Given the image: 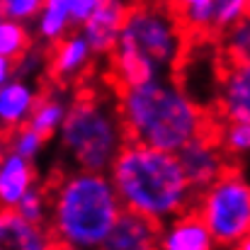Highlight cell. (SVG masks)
I'll return each mask as SVG.
<instances>
[{
  "label": "cell",
  "mask_w": 250,
  "mask_h": 250,
  "mask_svg": "<svg viewBox=\"0 0 250 250\" xmlns=\"http://www.w3.org/2000/svg\"><path fill=\"white\" fill-rule=\"evenodd\" d=\"M109 180L126 211L158 226L194 209L197 192L185 177L177 153L126 141L109 167Z\"/></svg>",
  "instance_id": "obj_1"
},
{
  "label": "cell",
  "mask_w": 250,
  "mask_h": 250,
  "mask_svg": "<svg viewBox=\"0 0 250 250\" xmlns=\"http://www.w3.org/2000/svg\"><path fill=\"white\" fill-rule=\"evenodd\" d=\"M117 109L126 141L148 148L177 153L207 134V114L202 107L167 76L119 90Z\"/></svg>",
  "instance_id": "obj_2"
},
{
  "label": "cell",
  "mask_w": 250,
  "mask_h": 250,
  "mask_svg": "<svg viewBox=\"0 0 250 250\" xmlns=\"http://www.w3.org/2000/svg\"><path fill=\"white\" fill-rule=\"evenodd\" d=\"M49 231L56 246L68 250H100L124 211L112 180L104 172L73 170L61 175L51 189Z\"/></svg>",
  "instance_id": "obj_3"
},
{
  "label": "cell",
  "mask_w": 250,
  "mask_h": 250,
  "mask_svg": "<svg viewBox=\"0 0 250 250\" xmlns=\"http://www.w3.org/2000/svg\"><path fill=\"white\" fill-rule=\"evenodd\" d=\"M59 136L78 170L90 172H107L126 144L119 109L95 97L71 102Z\"/></svg>",
  "instance_id": "obj_4"
},
{
  "label": "cell",
  "mask_w": 250,
  "mask_h": 250,
  "mask_svg": "<svg viewBox=\"0 0 250 250\" xmlns=\"http://www.w3.org/2000/svg\"><path fill=\"white\" fill-rule=\"evenodd\" d=\"M114 49L131 51L166 76L182 51V24L167 5L141 2L129 7Z\"/></svg>",
  "instance_id": "obj_5"
},
{
  "label": "cell",
  "mask_w": 250,
  "mask_h": 250,
  "mask_svg": "<svg viewBox=\"0 0 250 250\" xmlns=\"http://www.w3.org/2000/svg\"><path fill=\"white\" fill-rule=\"evenodd\" d=\"M194 211L207 224L219 248H236L250 236V182L238 170H226L197 194Z\"/></svg>",
  "instance_id": "obj_6"
},
{
  "label": "cell",
  "mask_w": 250,
  "mask_h": 250,
  "mask_svg": "<svg viewBox=\"0 0 250 250\" xmlns=\"http://www.w3.org/2000/svg\"><path fill=\"white\" fill-rule=\"evenodd\" d=\"M180 166L185 170L187 182L192 185V189L199 194L207 187H211L229 167H226V153L219 146L216 139H211L209 134L197 136L194 141H189L187 146H182L177 151Z\"/></svg>",
  "instance_id": "obj_7"
},
{
  "label": "cell",
  "mask_w": 250,
  "mask_h": 250,
  "mask_svg": "<svg viewBox=\"0 0 250 250\" xmlns=\"http://www.w3.org/2000/svg\"><path fill=\"white\" fill-rule=\"evenodd\" d=\"M129 7L122 0H100V5L95 7V12L87 17V22L83 24V34L92 49V54H112L124 20H126Z\"/></svg>",
  "instance_id": "obj_8"
},
{
  "label": "cell",
  "mask_w": 250,
  "mask_h": 250,
  "mask_svg": "<svg viewBox=\"0 0 250 250\" xmlns=\"http://www.w3.org/2000/svg\"><path fill=\"white\" fill-rule=\"evenodd\" d=\"M216 241L194 209L161 226L158 250H216Z\"/></svg>",
  "instance_id": "obj_9"
},
{
  "label": "cell",
  "mask_w": 250,
  "mask_h": 250,
  "mask_svg": "<svg viewBox=\"0 0 250 250\" xmlns=\"http://www.w3.org/2000/svg\"><path fill=\"white\" fill-rule=\"evenodd\" d=\"M161 226L141 214L122 211L100 250H158Z\"/></svg>",
  "instance_id": "obj_10"
},
{
  "label": "cell",
  "mask_w": 250,
  "mask_h": 250,
  "mask_svg": "<svg viewBox=\"0 0 250 250\" xmlns=\"http://www.w3.org/2000/svg\"><path fill=\"white\" fill-rule=\"evenodd\" d=\"M49 226L22 219L15 209H0V250H54Z\"/></svg>",
  "instance_id": "obj_11"
},
{
  "label": "cell",
  "mask_w": 250,
  "mask_h": 250,
  "mask_svg": "<svg viewBox=\"0 0 250 250\" xmlns=\"http://www.w3.org/2000/svg\"><path fill=\"white\" fill-rule=\"evenodd\" d=\"M219 109L226 122L250 124V61H233L219 85Z\"/></svg>",
  "instance_id": "obj_12"
},
{
  "label": "cell",
  "mask_w": 250,
  "mask_h": 250,
  "mask_svg": "<svg viewBox=\"0 0 250 250\" xmlns=\"http://www.w3.org/2000/svg\"><path fill=\"white\" fill-rule=\"evenodd\" d=\"M34 185L32 161L17 153H7L0 161V209H15Z\"/></svg>",
  "instance_id": "obj_13"
},
{
  "label": "cell",
  "mask_w": 250,
  "mask_h": 250,
  "mask_svg": "<svg viewBox=\"0 0 250 250\" xmlns=\"http://www.w3.org/2000/svg\"><path fill=\"white\" fill-rule=\"evenodd\" d=\"M39 95L24 81H10L0 87V129L7 134L22 124H27Z\"/></svg>",
  "instance_id": "obj_14"
},
{
  "label": "cell",
  "mask_w": 250,
  "mask_h": 250,
  "mask_svg": "<svg viewBox=\"0 0 250 250\" xmlns=\"http://www.w3.org/2000/svg\"><path fill=\"white\" fill-rule=\"evenodd\" d=\"M92 59V49L87 44L83 32H71L54 46V59H51V76L61 83L73 81Z\"/></svg>",
  "instance_id": "obj_15"
},
{
  "label": "cell",
  "mask_w": 250,
  "mask_h": 250,
  "mask_svg": "<svg viewBox=\"0 0 250 250\" xmlns=\"http://www.w3.org/2000/svg\"><path fill=\"white\" fill-rule=\"evenodd\" d=\"M68 107L71 104L61 95L44 92V95H39V100H37V104H34L27 124L46 141V139H51L54 134L61 131V126L66 122V114H68Z\"/></svg>",
  "instance_id": "obj_16"
},
{
  "label": "cell",
  "mask_w": 250,
  "mask_h": 250,
  "mask_svg": "<svg viewBox=\"0 0 250 250\" xmlns=\"http://www.w3.org/2000/svg\"><path fill=\"white\" fill-rule=\"evenodd\" d=\"M37 17H39L37 32L49 44L61 42L63 37H68V29H73L71 0H44Z\"/></svg>",
  "instance_id": "obj_17"
},
{
  "label": "cell",
  "mask_w": 250,
  "mask_h": 250,
  "mask_svg": "<svg viewBox=\"0 0 250 250\" xmlns=\"http://www.w3.org/2000/svg\"><path fill=\"white\" fill-rule=\"evenodd\" d=\"M180 24L194 32H209L214 27V0H172Z\"/></svg>",
  "instance_id": "obj_18"
},
{
  "label": "cell",
  "mask_w": 250,
  "mask_h": 250,
  "mask_svg": "<svg viewBox=\"0 0 250 250\" xmlns=\"http://www.w3.org/2000/svg\"><path fill=\"white\" fill-rule=\"evenodd\" d=\"M29 44H32V37H29L24 22L7 20L0 15V56L17 61L29 51Z\"/></svg>",
  "instance_id": "obj_19"
},
{
  "label": "cell",
  "mask_w": 250,
  "mask_h": 250,
  "mask_svg": "<svg viewBox=\"0 0 250 250\" xmlns=\"http://www.w3.org/2000/svg\"><path fill=\"white\" fill-rule=\"evenodd\" d=\"M15 211H17L22 219L32 221V224H42V226H46V224H49V211H51L49 189L34 185V187L20 199V204L15 207Z\"/></svg>",
  "instance_id": "obj_20"
},
{
  "label": "cell",
  "mask_w": 250,
  "mask_h": 250,
  "mask_svg": "<svg viewBox=\"0 0 250 250\" xmlns=\"http://www.w3.org/2000/svg\"><path fill=\"white\" fill-rule=\"evenodd\" d=\"M216 141L226 156H233V158L250 156V124L226 122V126L221 129V136Z\"/></svg>",
  "instance_id": "obj_21"
},
{
  "label": "cell",
  "mask_w": 250,
  "mask_h": 250,
  "mask_svg": "<svg viewBox=\"0 0 250 250\" xmlns=\"http://www.w3.org/2000/svg\"><path fill=\"white\" fill-rule=\"evenodd\" d=\"M5 136H7V151L10 153H17V156H22L27 161H34L39 156L42 146H44V139L29 124H22V126L7 131Z\"/></svg>",
  "instance_id": "obj_22"
},
{
  "label": "cell",
  "mask_w": 250,
  "mask_h": 250,
  "mask_svg": "<svg viewBox=\"0 0 250 250\" xmlns=\"http://www.w3.org/2000/svg\"><path fill=\"white\" fill-rule=\"evenodd\" d=\"M250 15V0H214V27L231 29Z\"/></svg>",
  "instance_id": "obj_23"
},
{
  "label": "cell",
  "mask_w": 250,
  "mask_h": 250,
  "mask_svg": "<svg viewBox=\"0 0 250 250\" xmlns=\"http://www.w3.org/2000/svg\"><path fill=\"white\" fill-rule=\"evenodd\" d=\"M226 51L231 61H250V15L226 29Z\"/></svg>",
  "instance_id": "obj_24"
},
{
  "label": "cell",
  "mask_w": 250,
  "mask_h": 250,
  "mask_svg": "<svg viewBox=\"0 0 250 250\" xmlns=\"http://www.w3.org/2000/svg\"><path fill=\"white\" fill-rule=\"evenodd\" d=\"M44 0H2L0 5V15L7 20H17V22H27L32 17L39 15Z\"/></svg>",
  "instance_id": "obj_25"
},
{
  "label": "cell",
  "mask_w": 250,
  "mask_h": 250,
  "mask_svg": "<svg viewBox=\"0 0 250 250\" xmlns=\"http://www.w3.org/2000/svg\"><path fill=\"white\" fill-rule=\"evenodd\" d=\"M12 76H15V61H12V59L0 56V87L10 83V81H12Z\"/></svg>",
  "instance_id": "obj_26"
},
{
  "label": "cell",
  "mask_w": 250,
  "mask_h": 250,
  "mask_svg": "<svg viewBox=\"0 0 250 250\" xmlns=\"http://www.w3.org/2000/svg\"><path fill=\"white\" fill-rule=\"evenodd\" d=\"M7 153H10V151H7V136H5V134H0V161H2Z\"/></svg>",
  "instance_id": "obj_27"
},
{
  "label": "cell",
  "mask_w": 250,
  "mask_h": 250,
  "mask_svg": "<svg viewBox=\"0 0 250 250\" xmlns=\"http://www.w3.org/2000/svg\"><path fill=\"white\" fill-rule=\"evenodd\" d=\"M233 250H250V236H246V238H243Z\"/></svg>",
  "instance_id": "obj_28"
},
{
  "label": "cell",
  "mask_w": 250,
  "mask_h": 250,
  "mask_svg": "<svg viewBox=\"0 0 250 250\" xmlns=\"http://www.w3.org/2000/svg\"><path fill=\"white\" fill-rule=\"evenodd\" d=\"M54 250H68V248H61V246H56V248H54Z\"/></svg>",
  "instance_id": "obj_29"
},
{
  "label": "cell",
  "mask_w": 250,
  "mask_h": 250,
  "mask_svg": "<svg viewBox=\"0 0 250 250\" xmlns=\"http://www.w3.org/2000/svg\"><path fill=\"white\" fill-rule=\"evenodd\" d=\"M216 250H233V248H216Z\"/></svg>",
  "instance_id": "obj_30"
},
{
  "label": "cell",
  "mask_w": 250,
  "mask_h": 250,
  "mask_svg": "<svg viewBox=\"0 0 250 250\" xmlns=\"http://www.w3.org/2000/svg\"><path fill=\"white\" fill-rule=\"evenodd\" d=\"M0 5H2V0H0Z\"/></svg>",
  "instance_id": "obj_31"
}]
</instances>
